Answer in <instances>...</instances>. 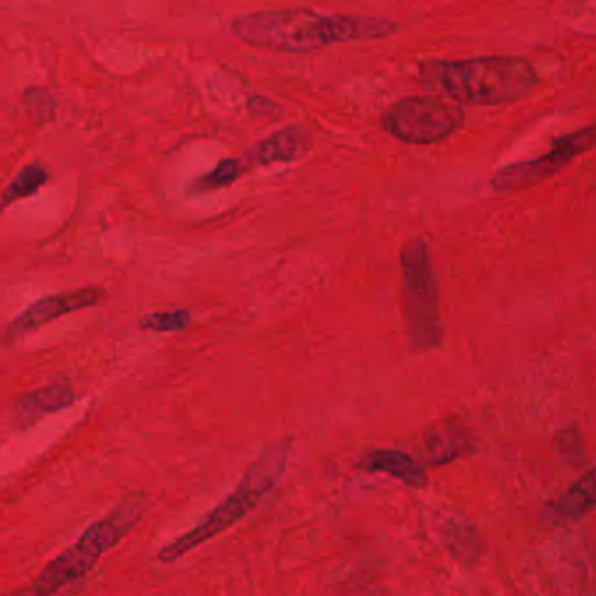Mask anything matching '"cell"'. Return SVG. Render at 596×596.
Listing matches in <instances>:
<instances>
[{
  "mask_svg": "<svg viewBox=\"0 0 596 596\" xmlns=\"http://www.w3.org/2000/svg\"><path fill=\"white\" fill-rule=\"evenodd\" d=\"M595 502V470L589 469L569 488V492L546 507L545 516L551 523L577 522L592 513Z\"/></svg>",
  "mask_w": 596,
  "mask_h": 596,
  "instance_id": "11",
  "label": "cell"
},
{
  "mask_svg": "<svg viewBox=\"0 0 596 596\" xmlns=\"http://www.w3.org/2000/svg\"><path fill=\"white\" fill-rule=\"evenodd\" d=\"M145 507L148 499L142 493L125 496L105 518L93 523L74 545L44 566L43 572L35 577L28 588V593L52 595L83 580L84 575L92 572L102 554L119 545L128 536V531L136 528Z\"/></svg>",
  "mask_w": 596,
  "mask_h": 596,
  "instance_id": "4",
  "label": "cell"
},
{
  "mask_svg": "<svg viewBox=\"0 0 596 596\" xmlns=\"http://www.w3.org/2000/svg\"><path fill=\"white\" fill-rule=\"evenodd\" d=\"M312 149L306 130L300 127H288L274 131L270 137L259 140L245 154L250 165H271V163H292L305 157Z\"/></svg>",
  "mask_w": 596,
  "mask_h": 596,
  "instance_id": "10",
  "label": "cell"
},
{
  "mask_svg": "<svg viewBox=\"0 0 596 596\" xmlns=\"http://www.w3.org/2000/svg\"><path fill=\"white\" fill-rule=\"evenodd\" d=\"M75 394L67 382H55L48 387L17 397L9 409V422L13 426H26L44 414L57 413L74 402Z\"/></svg>",
  "mask_w": 596,
  "mask_h": 596,
  "instance_id": "9",
  "label": "cell"
},
{
  "mask_svg": "<svg viewBox=\"0 0 596 596\" xmlns=\"http://www.w3.org/2000/svg\"><path fill=\"white\" fill-rule=\"evenodd\" d=\"M231 31L239 40L282 52H306L350 40H378L399 31L396 22L378 16H344L312 9H271L238 17Z\"/></svg>",
  "mask_w": 596,
  "mask_h": 596,
  "instance_id": "1",
  "label": "cell"
},
{
  "mask_svg": "<svg viewBox=\"0 0 596 596\" xmlns=\"http://www.w3.org/2000/svg\"><path fill=\"white\" fill-rule=\"evenodd\" d=\"M402 296L406 323L413 347L420 352L437 349L443 343L440 296L435 285L431 250L420 238L409 239L400 250Z\"/></svg>",
  "mask_w": 596,
  "mask_h": 596,
  "instance_id": "5",
  "label": "cell"
},
{
  "mask_svg": "<svg viewBox=\"0 0 596 596\" xmlns=\"http://www.w3.org/2000/svg\"><path fill=\"white\" fill-rule=\"evenodd\" d=\"M464 110L440 96H408L396 102L382 116L388 136L405 144H437L460 130Z\"/></svg>",
  "mask_w": 596,
  "mask_h": 596,
  "instance_id": "6",
  "label": "cell"
},
{
  "mask_svg": "<svg viewBox=\"0 0 596 596\" xmlns=\"http://www.w3.org/2000/svg\"><path fill=\"white\" fill-rule=\"evenodd\" d=\"M420 78L452 101L470 105L513 104L539 84L534 66L519 57L426 61Z\"/></svg>",
  "mask_w": 596,
  "mask_h": 596,
  "instance_id": "2",
  "label": "cell"
},
{
  "mask_svg": "<svg viewBox=\"0 0 596 596\" xmlns=\"http://www.w3.org/2000/svg\"><path fill=\"white\" fill-rule=\"evenodd\" d=\"M105 297H107V292H105L104 288H98V285L43 297V300L35 301L34 305L23 309L22 314L16 315L5 326L2 340H4V343L20 340L22 336L28 335V332L63 317V315L102 305Z\"/></svg>",
  "mask_w": 596,
  "mask_h": 596,
  "instance_id": "8",
  "label": "cell"
},
{
  "mask_svg": "<svg viewBox=\"0 0 596 596\" xmlns=\"http://www.w3.org/2000/svg\"><path fill=\"white\" fill-rule=\"evenodd\" d=\"M291 449L292 440L285 437L259 453L256 460L245 470L244 478L239 479L235 492L230 493L215 510L210 511L197 527L163 546L156 553L157 562L163 565L177 562L192 549L200 548L245 518L280 483L288 469Z\"/></svg>",
  "mask_w": 596,
  "mask_h": 596,
  "instance_id": "3",
  "label": "cell"
},
{
  "mask_svg": "<svg viewBox=\"0 0 596 596\" xmlns=\"http://www.w3.org/2000/svg\"><path fill=\"white\" fill-rule=\"evenodd\" d=\"M362 467L367 472H384V475L393 476L411 488H423L429 481L425 469L413 457L396 449H376L370 453L362 461Z\"/></svg>",
  "mask_w": 596,
  "mask_h": 596,
  "instance_id": "12",
  "label": "cell"
},
{
  "mask_svg": "<svg viewBox=\"0 0 596 596\" xmlns=\"http://www.w3.org/2000/svg\"><path fill=\"white\" fill-rule=\"evenodd\" d=\"M242 174H244V163L239 162V160H233V157L222 160L210 174L197 180L195 188L198 191H213V189L226 188V186L239 179Z\"/></svg>",
  "mask_w": 596,
  "mask_h": 596,
  "instance_id": "16",
  "label": "cell"
},
{
  "mask_svg": "<svg viewBox=\"0 0 596 596\" xmlns=\"http://www.w3.org/2000/svg\"><path fill=\"white\" fill-rule=\"evenodd\" d=\"M46 179H48V174H46L43 166H25V168L16 175V179L9 184L8 189H5L4 195H2L0 209H5V207L13 203V201L23 200V198L35 195V192L39 191L40 186H44Z\"/></svg>",
  "mask_w": 596,
  "mask_h": 596,
  "instance_id": "14",
  "label": "cell"
},
{
  "mask_svg": "<svg viewBox=\"0 0 596 596\" xmlns=\"http://www.w3.org/2000/svg\"><path fill=\"white\" fill-rule=\"evenodd\" d=\"M469 449V440L457 429H434L426 437L425 461L431 466H444Z\"/></svg>",
  "mask_w": 596,
  "mask_h": 596,
  "instance_id": "13",
  "label": "cell"
},
{
  "mask_svg": "<svg viewBox=\"0 0 596 596\" xmlns=\"http://www.w3.org/2000/svg\"><path fill=\"white\" fill-rule=\"evenodd\" d=\"M595 145V127L583 128L571 136L554 140L553 148L545 156L530 162L513 163L493 174L490 186L495 192L518 191L542 183L565 168L574 157L581 156Z\"/></svg>",
  "mask_w": 596,
  "mask_h": 596,
  "instance_id": "7",
  "label": "cell"
},
{
  "mask_svg": "<svg viewBox=\"0 0 596 596\" xmlns=\"http://www.w3.org/2000/svg\"><path fill=\"white\" fill-rule=\"evenodd\" d=\"M191 320L192 315L188 309H168L144 315L139 320V327L142 331L177 332L184 331Z\"/></svg>",
  "mask_w": 596,
  "mask_h": 596,
  "instance_id": "15",
  "label": "cell"
}]
</instances>
